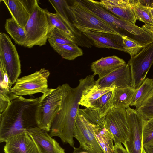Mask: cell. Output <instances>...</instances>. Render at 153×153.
Instances as JSON below:
<instances>
[{
    "label": "cell",
    "instance_id": "24",
    "mask_svg": "<svg viewBox=\"0 0 153 153\" xmlns=\"http://www.w3.org/2000/svg\"><path fill=\"white\" fill-rule=\"evenodd\" d=\"M114 89L112 88H101L94 84L82 95L78 103L82 106L90 108L100 97Z\"/></svg>",
    "mask_w": 153,
    "mask_h": 153
},
{
    "label": "cell",
    "instance_id": "34",
    "mask_svg": "<svg viewBox=\"0 0 153 153\" xmlns=\"http://www.w3.org/2000/svg\"><path fill=\"white\" fill-rule=\"evenodd\" d=\"M153 143V119L145 120L143 128V144Z\"/></svg>",
    "mask_w": 153,
    "mask_h": 153
},
{
    "label": "cell",
    "instance_id": "8",
    "mask_svg": "<svg viewBox=\"0 0 153 153\" xmlns=\"http://www.w3.org/2000/svg\"><path fill=\"white\" fill-rule=\"evenodd\" d=\"M49 71L42 68L34 73L18 79L13 87L12 92L18 96L32 95L38 93H44L48 88Z\"/></svg>",
    "mask_w": 153,
    "mask_h": 153
},
{
    "label": "cell",
    "instance_id": "13",
    "mask_svg": "<svg viewBox=\"0 0 153 153\" xmlns=\"http://www.w3.org/2000/svg\"><path fill=\"white\" fill-rule=\"evenodd\" d=\"M95 85L101 88H115L131 87L132 77L128 62L105 76L96 81Z\"/></svg>",
    "mask_w": 153,
    "mask_h": 153
},
{
    "label": "cell",
    "instance_id": "1",
    "mask_svg": "<svg viewBox=\"0 0 153 153\" xmlns=\"http://www.w3.org/2000/svg\"><path fill=\"white\" fill-rule=\"evenodd\" d=\"M94 75H89L81 79L76 87L72 88L63 84L64 90L60 109L52 122L49 135L59 137L63 143L74 147V135L75 123L82 95L95 82Z\"/></svg>",
    "mask_w": 153,
    "mask_h": 153
},
{
    "label": "cell",
    "instance_id": "31",
    "mask_svg": "<svg viewBox=\"0 0 153 153\" xmlns=\"http://www.w3.org/2000/svg\"><path fill=\"white\" fill-rule=\"evenodd\" d=\"M124 52L133 57L142 50L143 46L136 40L125 35H121Z\"/></svg>",
    "mask_w": 153,
    "mask_h": 153
},
{
    "label": "cell",
    "instance_id": "40",
    "mask_svg": "<svg viewBox=\"0 0 153 153\" xmlns=\"http://www.w3.org/2000/svg\"><path fill=\"white\" fill-rule=\"evenodd\" d=\"M142 153H146V152H145V151H144L143 149V151H142Z\"/></svg>",
    "mask_w": 153,
    "mask_h": 153
},
{
    "label": "cell",
    "instance_id": "41",
    "mask_svg": "<svg viewBox=\"0 0 153 153\" xmlns=\"http://www.w3.org/2000/svg\"></svg>",
    "mask_w": 153,
    "mask_h": 153
},
{
    "label": "cell",
    "instance_id": "20",
    "mask_svg": "<svg viewBox=\"0 0 153 153\" xmlns=\"http://www.w3.org/2000/svg\"><path fill=\"white\" fill-rule=\"evenodd\" d=\"M12 86L5 69L0 63V114L18 96L12 92Z\"/></svg>",
    "mask_w": 153,
    "mask_h": 153
},
{
    "label": "cell",
    "instance_id": "32",
    "mask_svg": "<svg viewBox=\"0 0 153 153\" xmlns=\"http://www.w3.org/2000/svg\"><path fill=\"white\" fill-rule=\"evenodd\" d=\"M49 42L61 44L77 45L66 34L56 28L50 32L48 39Z\"/></svg>",
    "mask_w": 153,
    "mask_h": 153
},
{
    "label": "cell",
    "instance_id": "14",
    "mask_svg": "<svg viewBox=\"0 0 153 153\" xmlns=\"http://www.w3.org/2000/svg\"><path fill=\"white\" fill-rule=\"evenodd\" d=\"M12 17L23 28L32 14L36 5V0H2Z\"/></svg>",
    "mask_w": 153,
    "mask_h": 153
},
{
    "label": "cell",
    "instance_id": "17",
    "mask_svg": "<svg viewBox=\"0 0 153 153\" xmlns=\"http://www.w3.org/2000/svg\"><path fill=\"white\" fill-rule=\"evenodd\" d=\"M5 142L4 153H39L26 130L9 138Z\"/></svg>",
    "mask_w": 153,
    "mask_h": 153
},
{
    "label": "cell",
    "instance_id": "12",
    "mask_svg": "<svg viewBox=\"0 0 153 153\" xmlns=\"http://www.w3.org/2000/svg\"><path fill=\"white\" fill-rule=\"evenodd\" d=\"M105 127L112 135L114 143L123 144L129 134L126 109L113 108L105 117Z\"/></svg>",
    "mask_w": 153,
    "mask_h": 153
},
{
    "label": "cell",
    "instance_id": "33",
    "mask_svg": "<svg viewBox=\"0 0 153 153\" xmlns=\"http://www.w3.org/2000/svg\"><path fill=\"white\" fill-rule=\"evenodd\" d=\"M136 110L145 120L153 119V90L140 106Z\"/></svg>",
    "mask_w": 153,
    "mask_h": 153
},
{
    "label": "cell",
    "instance_id": "9",
    "mask_svg": "<svg viewBox=\"0 0 153 153\" xmlns=\"http://www.w3.org/2000/svg\"><path fill=\"white\" fill-rule=\"evenodd\" d=\"M132 77L131 87L137 89L142 84L153 64V42L144 46L128 61Z\"/></svg>",
    "mask_w": 153,
    "mask_h": 153
},
{
    "label": "cell",
    "instance_id": "36",
    "mask_svg": "<svg viewBox=\"0 0 153 153\" xmlns=\"http://www.w3.org/2000/svg\"><path fill=\"white\" fill-rule=\"evenodd\" d=\"M141 27L153 38V25L145 24Z\"/></svg>",
    "mask_w": 153,
    "mask_h": 153
},
{
    "label": "cell",
    "instance_id": "11",
    "mask_svg": "<svg viewBox=\"0 0 153 153\" xmlns=\"http://www.w3.org/2000/svg\"><path fill=\"white\" fill-rule=\"evenodd\" d=\"M80 147L88 153H104L98 143L91 123L78 112L74 135Z\"/></svg>",
    "mask_w": 153,
    "mask_h": 153
},
{
    "label": "cell",
    "instance_id": "27",
    "mask_svg": "<svg viewBox=\"0 0 153 153\" xmlns=\"http://www.w3.org/2000/svg\"><path fill=\"white\" fill-rule=\"evenodd\" d=\"M114 90L102 95L94 102L91 107L88 108L96 111L100 117H105L113 108L112 101Z\"/></svg>",
    "mask_w": 153,
    "mask_h": 153
},
{
    "label": "cell",
    "instance_id": "19",
    "mask_svg": "<svg viewBox=\"0 0 153 153\" xmlns=\"http://www.w3.org/2000/svg\"><path fill=\"white\" fill-rule=\"evenodd\" d=\"M126 64L123 59L114 55L102 57L93 62L91 65V68L93 75H98V79H100Z\"/></svg>",
    "mask_w": 153,
    "mask_h": 153
},
{
    "label": "cell",
    "instance_id": "3",
    "mask_svg": "<svg viewBox=\"0 0 153 153\" xmlns=\"http://www.w3.org/2000/svg\"><path fill=\"white\" fill-rule=\"evenodd\" d=\"M64 85L55 88H48L40 97L36 112L37 126L41 129L50 131L55 117L60 109L64 93Z\"/></svg>",
    "mask_w": 153,
    "mask_h": 153
},
{
    "label": "cell",
    "instance_id": "15",
    "mask_svg": "<svg viewBox=\"0 0 153 153\" xmlns=\"http://www.w3.org/2000/svg\"><path fill=\"white\" fill-rule=\"evenodd\" d=\"M26 130L34 142L39 153H65L64 149L47 131L37 126Z\"/></svg>",
    "mask_w": 153,
    "mask_h": 153
},
{
    "label": "cell",
    "instance_id": "18",
    "mask_svg": "<svg viewBox=\"0 0 153 153\" xmlns=\"http://www.w3.org/2000/svg\"><path fill=\"white\" fill-rule=\"evenodd\" d=\"M97 2L118 17L135 24L137 20L133 8L132 0H102Z\"/></svg>",
    "mask_w": 153,
    "mask_h": 153
},
{
    "label": "cell",
    "instance_id": "28",
    "mask_svg": "<svg viewBox=\"0 0 153 153\" xmlns=\"http://www.w3.org/2000/svg\"><path fill=\"white\" fill-rule=\"evenodd\" d=\"M45 12L51 27L56 28L63 33L72 40L75 42L77 45L81 46L76 36L71 31L69 27L57 13H52L45 9Z\"/></svg>",
    "mask_w": 153,
    "mask_h": 153
},
{
    "label": "cell",
    "instance_id": "38",
    "mask_svg": "<svg viewBox=\"0 0 153 153\" xmlns=\"http://www.w3.org/2000/svg\"><path fill=\"white\" fill-rule=\"evenodd\" d=\"M73 153H88V152L81 149L80 147L76 148L74 147Z\"/></svg>",
    "mask_w": 153,
    "mask_h": 153
},
{
    "label": "cell",
    "instance_id": "23",
    "mask_svg": "<svg viewBox=\"0 0 153 153\" xmlns=\"http://www.w3.org/2000/svg\"><path fill=\"white\" fill-rule=\"evenodd\" d=\"M50 46L62 58L73 60L83 55V52L77 45L61 44L49 42Z\"/></svg>",
    "mask_w": 153,
    "mask_h": 153
},
{
    "label": "cell",
    "instance_id": "7",
    "mask_svg": "<svg viewBox=\"0 0 153 153\" xmlns=\"http://www.w3.org/2000/svg\"><path fill=\"white\" fill-rule=\"evenodd\" d=\"M0 63L12 85L21 73L20 61L15 46L9 36L3 32L0 33Z\"/></svg>",
    "mask_w": 153,
    "mask_h": 153
},
{
    "label": "cell",
    "instance_id": "21",
    "mask_svg": "<svg viewBox=\"0 0 153 153\" xmlns=\"http://www.w3.org/2000/svg\"><path fill=\"white\" fill-rule=\"evenodd\" d=\"M96 139L104 153H115L112 134L105 127L91 123Z\"/></svg>",
    "mask_w": 153,
    "mask_h": 153
},
{
    "label": "cell",
    "instance_id": "22",
    "mask_svg": "<svg viewBox=\"0 0 153 153\" xmlns=\"http://www.w3.org/2000/svg\"><path fill=\"white\" fill-rule=\"evenodd\" d=\"M131 87L115 88L113 91V108L125 109L130 107L136 91Z\"/></svg>",
    "mask_w": 153,
    "mask_h": 153
},
{
    "label": "cell",
    "instance_id": "16",
    "mask_svg": "<svg viewBox=\"0 0 153 153\" xmlns=\"http://www.w3.org/2000/svg\"><path fill=\"white\" fill-rule=\"evenodd\" d=\"M96 47L111 48L124 51L121 34L94 30L82 33Z\"/></svg>",
    "mask_w": 153,
    "mask_h": 153
},
{
    "label": "cell",
    "instance_id": "6",
    "mask_svg": "<svg viewBox=\"0 0 153 153\" xmlns=\"http://www.w3.org/2000/svg\"><path fill=\"white\" fill-rule=\"evenodd\" d=\"M77 0L84 7L111 25L120 34L121 29L125 32V36L137 40L141 36L143 33L141 27L111 13L97 1Z\"/></svg>",
    "mask_w": 153,
    "mask_h": 153
},
{
    "label": "cell",
    "instance_id": "5",
    "mask_svg": "<svg viewBox=\"0 0 153 153\" xmlns=\"http://www.w3.org/2000/svg\"><path fill=\"white\" fill-rule=\"evenodd\" d=\"M54 29V28H53ZM51 28L45 12L38 4L24 27L26 39L24 46L31 48L46 44Z\"/></svg>",
    "mask_w": 153,
    "mask_h": 153
},
{
    "label": "cell",
    "instance_id": "39",
    "mask_svg": "<svg viewBox=\"0 0 153 153\" xmlns=\"http://www.w3.org/2000/svg\"><path fill=\"white\" fill-rule=\"evenodd\" d=\"M150 8V11L152 17L153 21V8Z\"/></svg>",
    "mask_w": 153,
    "mask_h": 153
},
{
    "label": "cell",
    "instance_id": "30",
    "mask_svg": "<svg viewBox=\"0 0 153 153\" xmlns=\"http://www.w3.org/2000/svg\"><path fill=\"white\" fill-rule=\"evenodd\" d=\"M133 8L137 20L153 25L150 8L140 4L139 0H132Z\"/></svg>",
    "mask_w": 153,
    "mask_h": 153
},
{
    "label": "cell",
    "instance_id": "4",
    "mask_svg": "<svg viewBox=\"0 0 153 153\" xmlns=\"http://www.w3.org/2000/svg\"><path fill=\"white\" fill-rule=\"evenodd\" d=\"M65 7L73 25L81 33L94 30L120 34L111 25L84 7L77 0L73 1L71 6L66 1Z\"/></svg>",
    "mask_w": 153,
    "mask_h": 153
},
{
    "label": "cell",
    "instance_id": "29",
    "mask_svg": "<svg viewBox=\"0 0 153 153\" xmlns=\"http://www.w3.org/2000/svg\"><path fill=\"white\" fill-rule=\"evenodd\" d=\"M48 1L55 10L56 13L59 14L69 27L70 29L79 41L83 39L81 32L78 31L69 21L65 7V0H49Z\"/></svg>",
    "mask_w": 153,
    "mask_h": 153
},
{
    "label": "cell",
    "instance_id": "26",
    "mask_svg": "<svg viewBox=\"0 0 153 153\" xmlns=\"http://www.w3.org/2000/svg\"><path fill=\"white\" fill-rule=\"evenodd\" d=\"M4 27L7 32L15 43L24 46L26 39V33L24 29L12 17L6 20Z\"/></svg>",
    "mask_w": 153,
    "mask_h": 153
},
{
    "label": "cell",
    "instance_id": "35",
    "mask_svg": "<svg viewBox=\"0 0 153 153\" xmlns=\"http://www.w3.org/2000/svg\"><path fill=\"white\" fill-rule=\"evenodd\" d=\"M114 147L115 153H128L121 143H115Z\"/></svg>",
    "mask_w": 153,
    "mask_h": 153
},
{
    "label": "cell",
    "instance_id": "10",
    "mask_svg": "<svg viewBox=\"0 0 153 153\" xmlns=\"http://www.w3.org/2000/svg\"><path fill=\"white\" fill-rule=\"evenodd\" d=\"M129 126L128 140L123 144L128 153H142L143 128L145 120L136 109H126Z\"/></svg>",
    "mask_w": 153,
    "mask_h": 153
},
{
    "label": "cell",
    "instance_id": "25",
    "mask_svg": "<svg viewBox=\"0 0 153 153\" xmlns=\"http://www.w3.org/2000/svg\"><path fill=\"white\" fill-rule=\"evenodd\" d=\"M153 90V79L146 78L141 85L137 89L130 106L137 109L149 96Z\"/></svg>",
    "mask_w": 153,
    "mask_h": 153
},
{
    "label": "cell",
    "instance_id": "2",
    "mask_svg": "<svg viewBox=\"0 0 153 153\" xmlns=\"http://www.w3.org/2000/svg\"><path fill=\"white\" fill-rule=\"evenodd\" d=\"M40 97L27 99L18 96L0 114V142L19 134L27 129L37 126L35 117ZM38 127V126H37Z\"/></svg>",
    "mask_w": 153,
    "mask_h": 153
},
{
    "label": "cell",
    "instance_id": "37",
    "mask_svg": "<svg viewBox=\"0 0 153 153\" xmlns=\"http://www.w3.org/2000/svg\"><path fill=\"white\" fill-rule=\"evenodd\" d=\"M146 153H153V143L143 146Z\"/></svg>",
    "mask_w": 153,
    "mask_h": 153
}]
</instances>
